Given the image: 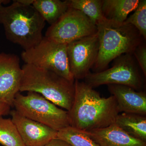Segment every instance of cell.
<instances>
[{"label":"cell","mask_w":146,"mask_h":146,"mask_svg":"<svg viewBox=\"0 0 146 146\" xmlns=\"http://www.w3.org/2000/svg\"><path fill=\"white\" fill-rule=\"evenodd\" d=\"M11 107L4 103L0 102V117L9 114Z\"/></svg>","instance_id":"603a6c76"},{"label":"cell","mask_w":146,"mask_h":146,"mask_svg":"<svg viewBox=\"0 0 146 146\" xmlns=\"http://www.w3.org/2000/svg\"><path fill=\"white\" fill-rule=\"evenodd\" d=\"M34 0H17L18 2L25 5H32Z\"/></svg>","instance_id":"cb8c5ba5"},{"label":"cell","mask_w":146,"mask_h":146,"mask_svg":"<svg viewBox=\"0 0 146 146\" xmlns=\"http://www.w3.org/2000/svg\"><path fill=\"white\" fill-rule=\"evenodd\" d=\"M20 58L14 54L0 53V102L13 107L20 92L23 72Z\"/></svg>","instance_id":"30bf717a"},{"label":"cell","mask_w":146,"mask_h":146,"mask_svg":"<svg viewBox=\"0 0 146 146\" xmlns=\"http://www.w3.org/2000/svg\"><path fill=\"white\" fill-rule=\"evenodd\" d=\"M113 66L99 72L89 73L84 82L92 88L104 84H117L131 87L136 91L143 85L133 54L122 55L115 59Z\"/></svg>","instance_id":"52a82bcc"},{"label":"cell","mask_w":146,"mask_h":146,"mask_svg":"<svg viewBox=\"0 0 146 146\" xmlns=\"http://www.w3.org/2000/svg\"><path fill=\"white\" fill-rule=\"evenodd\" d=\"M69 7L79 11L96 26L105 18L102 10V0H68Z\"/></svg>","instance_id":"e0dca14e"},{"label":"cell","mask_w":146,"mask_h":146,"mask_svg":"<svg viewBox=\"0 0 146 146\" xmlns=\"http://www.w3.org/2000/svg\"><path fill=\"white\" fill-rule=\"evenodd\" d=\"M32 5L50 25L56 23L70 7L68 0H34Z\"/></svg>","instance_id":"2e32d148"},{"label":"cell","mask_w":146,"mask_h":146,"mask_svg":"<svg viewBox=\"0 0 146 146\" xmlns=\"http://www.w3.org/2000/svg\"><path fill=\"white\" fill-rule=\"evenodd\" d=\"M0 144L4 146H26L11 119L0 117Z\"/></svg>","instance_id":"d6986e66"},{"label":"cell","mask_w":146,"mask_h":146,"mask_svg":"<svg viewBox=\"0 0 146 146\" xmlns=\"http://www.w3.org/2000/svg\"><path fill=\"white\" fill-rule=\"evenodd\" d=\"M140 0H102V10L106 20L123 24L137 8Z\"/></svg>","instance_id":"5bb4252c"},{"label":"cell","mask_w":146,"mask_h":146,"mask_svg":"<svg viewBox=\"0 0 146 146\" xmlns=\"http://www.w3.org/2000/svg\"><path fill=\"white\" fill-rule=\"evenodd\" d=\"M124 23L132 25L144 40L146 39V1L141 0L134 12L127 18Z\"/></svg>","instance_id":"ffe728a7"},{"label":"cell","mask_w":146,"mask_h":146,"mask_svg":"<svg viewBox=\"0 0 146 146\" xmlns=\"http://www.w3.org/2000/svg\"><path fill=\"white\" fill-rule=\"evenodd\" d=\"M43 146H71L67 142L56 138L52 139Z\"/></svg>","instance_id":"7402d4cb"},{"label":"cell","mask_w":146,"mask_h":146,"mask_svg":"<svg viewBox=\"0 0 146 146\" xmlns=\"http://www.w3.org/2000/svg\"><path fill=\"white\" fill-rule=\"evenodd\" d=\"M74 99L68 111L70 126L89 131L115 123L119 114L115 97H102L84 82L75 80Z\"/></svg>","instance_id":"6da1fadb"},{"label":"cell","mask_w":146,"mask_h":146,"mask_svg":"<svg viewBox=\"0 0 146 146\" xmlns=\"http://www.w3.org/2000/svg\"><path fill=\"white\" fill-rule=\"evenodd\" d=\"M97 32V27L85 15L69 7L56 23L48 28L45 36L58 43L68 44Z\"/></svg>","instance_id":"ba28073f"},{"label":"cell","mask_w":146,"mask_h":146,"mask_svg":"<svg viewBox=\"0 0 146 146\" xmlns=\"http://www.w3.org/2000/svg\"><path fill=\"white\" fill-rule=\"evenodd\" d=\"M13 107L26 117L57 131L70 126L68 111L35 92H28L26 96L19 92L14 99Z\"/></svg>","instance_id":"5b68a950"},{"label":"cell","mask_w":146,"mask_h":146,"mask_svg":"<svg viewBox=\"0 0 146 146\" xmlns=\"http://www.w3.org/2000/svg\"><path fill=\"white\" fill-rule=\"evenodd\" d=\"M115 124L130 136L146 142V116L123 112L117 116Z\"/></svg>","instance_id":"9a60e30c"},{"label":"cell","mask_w":146,"mask_h":146,"mask_svg":"<svg viewBox=\"0 0 146 146\" xmlns=\"http://www.w3.org/2000/svg\"><path fill=\"white\" fill-rule=\"evenodd\" d=\"M99 49L97 32L67 44L70 70L75 80L84 79L97 60Z\"/></svg>","instance_id":"9c48e42d"},{"label":"cell","mask_w":146,"mask_h":146,"mask_svg":"<svg viewBox=\"0 0 146 146\" xmlns=\"http://www.w3.org/2000/svg\"><path fill=\"white\" fill-rule=\"evenodd\" d=\"M21 58L26 64L52 71L69 81H75L70 70L67 44L54 42L44 36L36 46L23 50Z\"/></svg>","instance_id":"8992f818"},{"label":"cell","mask_w":146,"mask_h":146,"mask_svg":"<svg viewBox=\"0 0 146 146\" xmlns=\"http://www.w3.org/2000/svg\"><path fill=\"white\" fill-rule=\"evenodd\" d=\"M135 58L138 61L145 76H146V46L145 44L142 43L133 52Z\"/></svg>","instance_id":"44dd1931"},{"label":"cell","mask_w":146,"mask_h":146,"mask_svg":"<svg viewBox=\"0 0 146 146\" xmlns=\"http://www.w3.org/2000/svg\"><path fill=\"white\" fill-rule=\"evenodd\" d=\"M45 21L32 5L13 1L10 5L0 7V24L7 39L24 50L34 47L42 40Z\"/></svg>","instance_id":"7a4b0ae2"},{"label":"cell","mask_w":146,"mask_h":146,"mask_svg":"<svg viewBox=\"0 0 146 146\" xmlns=\"http://www.w3.org/2000/svg\"><path fill=\"white\" fill-rule=\"evenodd\" d=\"M86 131L100 146H146V142L130 136L115 123Z\"/></svg>","instance_id":"4fadbf2b"},{"label":"cell","mask_w":146,"mask_h":146,"mask_svg":"<svg viewBox=\"0 0 146 146\" xmlns=\"http://www.w3.org/2000/svg\"><path fill=\"white\" fill-rule=\"evenodd\" d=\"M9 114L26 146H43L57 138V131L26 117L15 110Z\"/></svg>","instance_id":"8fae6325"},{"label":"cell","mask_w":146,"mask_h":146,"mask_svg":"<svg viewBox=\"0 0 146 146\" xmlns=\"http://www.w3.org/2000/svg\"><path fill=\"white\" fill-rule=\"evenodd\" d=\"M10 1L7 0H0V7L2 6L3 4H6L10 2Z\"/></svg>","instance_id":"d4e9b609"},{"label":"cell","mask_w":146,"mask_h":146,"mask_svg":"<svg viewBox=\"0 0 146 146\" xmlns=\"http://www.w3.org/2000/svg\"><path fill=\"white\" fill-rule=\"evenodd\" d=\"M57 138L71 146H100L86 131L71 126L58 131Z\"/></svg>","instance_id":"ac0fdd59"},{"label":"cell","mask_w":146,"mask_h":146,"mask_svg":"<svg viewBox=\"0 0 146 146\" xmlns=\"http://www.w3.org/2000/svg\"><path fill=\"white\" fill-rule=\"evenodd\" d=\"M108 89L115 97L119 112L146 115V94L125 85L109 84Z\"/></svg>","instance_id":"7c38bea8"},{"label":"cell","mask_w":146,"mask_h":146,"mask_svg":"<svg viewBox=\"0 0 146 146\" xmlns=\"http://www.w3.org/2000/svg\"><path fill=\"white\" fill-rule=\"evenodd\" d=\"M96 27L99 49L92 68L95 72L106 70L112 60L122 55L133 54L143 43L144 39L138 30L130 24L116 23L105 19Z\"/></svg>","instance_id":"3957f363"},{"label":"cell","mask_w":146,"mask_h":146,"mask_svg":"<svg viewBox=\"0 0 146 146\" xmlns=\"http://www.w3.org/2000/svg\"><path fill=\"white\" fill-rule=\"evenodd\" d=\"M20 92H33L42 95L56 105L69 111L74 99V81L52 71L25 63Z\"/></svg>","instance_id":"277c9868"}]
</instances>
